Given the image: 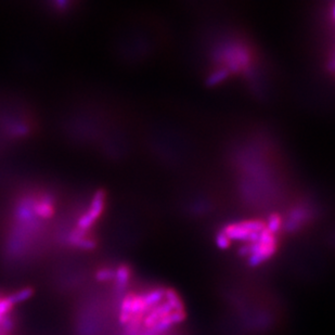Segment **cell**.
Wrapping results in <instances>:
<instances>
[{
	"label": "cell",
	"instance_id": "5b68a950",
	"mask_svg": "<svg viewBox=\"0 0 335 335\" xmlns=\"http://www.w3.org/2000/svg\"><path fill=\"white\" fill-rule=\"evenodd\" d=\"M33 293H34V291L31 288H26V289H23V290L17 292V293L8 296V299L14 305V304L26 301V299H28L33 295Z\"/></svg>",
	"mask_w": 335,
	"mask_h": 335
},
{
	"label": "cell",
	"instance_id": "ba28073f",
	"mask_svg": "<svg viewBox=\"0 0 335 335\" xmlns=\"http://www.w3.org/2000/svg\"><path fill=\"white\" fill-rule=\"evenodd\" d=\"M96 278L98 281L105 282L114 279V272L112 269H101L96 274Z\"/></svg>",
	"mask_w": 335,
	"mask_h": 335
},
{
	"label": "cell",
	"instance_id": "7a4b0ae2",
	"mask_svg": "<svg viewBox=\"0 0 335 335\" xmlns=\"http://www.w3.org/2000/svg\"><path fill=\"white\" fill-rule=\"evenodd\" d=\"M266 229V224L260 220H247L238 224H232L226 227L222 231L224 236L231 241L245 242V245L252 244L257 241L261 232Z\"/></svg>",
	"mask_w": 335,
	"mask_h": 335
},
{
	"label": "cell",
	"instance_id": "3957f363",
	"mask_svg": "<svg viewBox=\"0 0 335 335\" xmlns=\"http://www.w3.org/2000/svg\"><path fill=\"white\" fill-rule=\"evenodd\" d=\"M104 205V194L103 192H98L95 195L92 203L90 206V210L85 214V215L78 220V229L82 232H86L89 228L94 225V223L101 215V212L103 210Z\"/></svg>",
	"mask_w": 335,
	"mask_h": 335
},
{
	"label": "cell",
	"instance_id": "52a82bcc",
	"mask_svg": "<svg viewBox=\"0 0 335 335\" xmlns=\"http://www.w3.org/2000/svg\"><path fill=\"white\" fill-rule=\"evenodd\" d=\"M281 218L280 216H278V215H273L272 217H270L268 219V222L266 224V228L267 229L272 232V233H277L278 231L280 230V228H281Z\"/></svg>",
	"mask_w": 335,
	"mask_h": 335
},
{
	"label": "cell",
	"instance_id": "9c48e42d",
	"mask_svg": "<svg viewBox=\"0 0 335 335\" xmlns=\"http://www.w3.org/2000/svg\"><path fill=\"white\" fill-rule=\"evenodd\" d=\"M0 299H2V297H0Z\"/></svg>",
	"mask_w": 335,
	"mask_h": 335
},
{
	"label": "cell",
	"instance_id": "6da1fadb",
	"mask_svg": "<svg viewBox=\"0 0 335 335\" xmlns=\"http://www.w3.org/2000/svg\"><path fill=\"white\" fill-rule=\"evenodd\" d=\"M276 249L277 240L275 233H272L266 228L257 241L241 248V254L247 258L249 266L255 267L272 258Z\"/></svg>",
	"mask_w": 335,
	"mask_h": 335
},
{
	"label": "cell",
	"instance_id": "277c9868",
	"mask_svg": "<svg viewBox=\"0 0 335 335\" xmlns=\"http://www.w3.org/2000/svg\"><path fill=\"white\" fill-rule=\"evenodd\" d=\"M131 278V270L127 266H119L116 272L114 273V280H115V284L117 289H125L127 287L128 282L130 281Z\"/></svg>",
	"mask_w": 335,
	"mask_h": 335
},
{
	"label": "cell",
	"instance_id": "8992f818",
	"mask_svg": "<svg viewBox=\"0 0 335 335\" xmlns=\"http://www.w3.org/2000/svg\"><path fill=\"white\" fill-rule=\"evenodd\" d=\"M229 74V71L223 69L220 71H217V72L214 73L213 75L210 76L209 81H208V85L210 86H213V85H217L219 83H222L224 80H226V77Z\"/></svg>",
	"mask_w": 335,
	"mask_h": 335
}]
</instances>
